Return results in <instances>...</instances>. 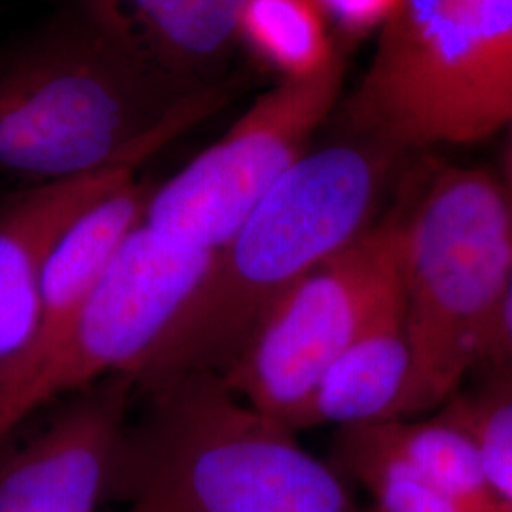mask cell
Returning <instances> with one entry per match:
<instances>
[{
	"mask_svg": "<svg viewBox=\"0 0 512 512\" xmlns=\"http://www.w3.org/2000/svg\"><path fill=\"white\" fill-rule=\"evenodd\" d=\"M482 378L454 393L442 414L469 435L495 503H512V376L480 366Z\"/></svg>",
	"mask_w": 512,
	"mask_h": 512,
	"instance_id": "2e32d148",
	"label": "cell"
},
{
	"mask_svg": "<svg viewBox=\"0 0 512 512\" xmlns=\"http://www.w3.org/2000/svg\"><path fill=\"white\" fill-rule=\"evenodd\" d=\"M511 118L512 0H403L338 120L401 154L478 143Z\"/></svg>",
	"mask_w": 512,
	"mask_h": 512,
	"instance_id": "8992f818",
	"label": "cell"
},
{
	"mask_svg": "<svg viewBox=\"0 0 512 512\" xmlns=\"http://www.w3.org/2000/svg\"><path fill=\"white\" fill-rule=\"evenodd\" d=\"M165 80L80 8L0 46V175L42 184L147 162L222 107Z\"/></svg>",
	"mask_w": 512,
	"mask_h": 512,
	"instance_id": "7a4b0ae2",
	"label": "cell"
},
{
	"mask_svg": "<svg viewBox=\"0 0 512 512\" xmlns=\"http://www.w3.org/2000/svg\"><path fill=\"white\" fill-rule=\"evenodd\" d=\"M414 416L416 359L401 279H397L315 387L298 429L349 427Z\"/></svg>",
	"mask_w": 512,
	"mask_h": 512,
	"instance_id": "7c38bea8",
	"label": "cell"
},
{
	"mask_svg": "<svg viewBox=\"0 0 512 512\" xmlns=\"http://www.w3.org/2000/svg\"><path fill=\"white\" fill-rule=\"evenodd\" d=\"M344 57L308 78L281 80L167 183L154 188L145 224L188 247L217 251L308 150L340 103Z\"/></svg>",
	"mask_w": 512,
	"mask_h": 512,
	"instance_id": "ba28073f",
	"label": "cell"
},
{
	"mask_svg": "<svg viewBox=\"0 0 512 512\" xmlns=\"http://www.w3.org/2000/svg\"><path fill=\"white\" fill-rule=\"evenodd\" d=\"M382 439L440 490L475 512L495 505L480 459L469 435L440 412L427 420L374 423Z\"/></svg>",
	"mask_w": 512,
	"mask_h": 512,
	"instance_id": "5bb4252c",
	"label": "cell"
},
{
	"mask_svg": "<svg viewBox=\"0 0 512 512\" xmlns=\"http://www.w3.org/2000/svg\"><path fill=\"white\" fill-rule=\"evenodd\" d=\"M137 387L147 404L128 423L112 484L131 512H361L330 463L217 372Z\"/></svg>",
	"mask_w": 512,
	"mask_h": 512,
	"instance_id": "277c9868",
	"label": "cell"
},
{
	"mask_svg": "<svg viewBox=\"0 0 512 512\" xmlns=\"http://www.w3.org/2000/svg\"><path fill=\"white\" fill-rule=\"evenodd\" d=\"M509 145H507V156H505V175H503V181L507 183V186L511 188L512 192V118L509 122Z\"/></svg>",
	"mask_w": 512,
	"mask_h": 512,
	"instance_id": "d6986e66",
	"label": "cell"
},
{
	"mask_svg": "<svg viewBox=\"0 0 512 512\" xmlns=\"http://www.w3.org/2000/svg\"><path fill=\"white\" fill-rule=\"evenodd\" d=\"M330 465L370 495L374 512H475L406 463L374 423L338 427Z\"/></svg>",
	"mask_w": 512,
	"mask_h": 512,
	"instance_id": "4fadbf2b",
	"label": "cell"
},
{
	"mask_svg": "<svg viewBox=\"0 0 512 512\" xmlns=\"http://www.w3.org/2000/svg\"><path fill=\"white\" fill-rule=\"evenodd\" d=\"M143 162L107 165L63 181L29 184L0 202V363L37 329L48 262L95 203L135 179Z\"/></svg>",
	"mask_w": 512,
	"mask_h": 512,
	"instance_id": "30bf717a",
	"label": "cell"
},
{
	"mask_svg": "<svg viewBox=\"0 0 512 512\" xmlns=\"http://www.w3.org/2000/svg\"><path fill=\"white\" fill-rule=\"evenodd\" d=\"M397 279L395 211L281 294L222 378L247 403L298 431L315 387Z\"/></svg>",
	"mask_w": 512,
	"mask_h": 512,
	"instance_id": "52a82bcc",
	"label": "cell"
},
{
	"mask_svg": "<svg viewBox=\"0 0 512 512\" xmlns=\"http://www.w3.org/2000/svg\"><path fill=\"white\" fill-rule=\"evenodd\" d=\"M488 512H512V503H495Z\"/></svg>",
	"mask_w": 512,
	"mask_h": 512,
	"instance_id": "ffe728a7",
	"label": "cell"
},
{
	"mask_svg": "<svg viewBox=\"0 0 512 512\" xmlns=\"http://www.w3.org/2000/svg\"><path fill=\"white\" fill-rule=\"evenodd\" d=\"M325 19H330L351 37H363L384 27L403 0H315Z\"/></svg>",
	"mask_w": 512,
	"mask_h": 512,
	"instance_id": "e0dca14e",
	"label": "cell"
},
{
	"mask_svg": "<svg viewBox=\"0 0 512 512\" xmlns=\"http://www.w3.org/2000/svg\"><path fill=\"white\" fill-rule=\"evenodd\" d=\"M361 512H374V511H372V509H366V511H365V509H361Z\"/></svg>",
	"mask_w": 512,
	"mask_h": 512,
	"instance_id": "44dd1931",
	"label": "cell"
},
{
	"mask_svg": "<svg viewBox=\"0 0 512 512\" xmlns=\"http://www.w3.org/2000/svg\"><path fill=\"white\" fill-rule=\"evenodd\" d=\"M152 192L131 179L57 243L37 329L0 363V448L44 408L131 376L207 270L213 251L145 224Z\"/></svg>",
	"mask_w": 512,
	"mask_h": 512,
	"instance_id": "6da1fadb",
	"label": "cell"
},
{
	"mask_svg": "<svg viewBox=\"0 0 512 512\" xmlns=\"http://www.w3.org/2000/svg\"><path fill=\"white\" fill-rule=\"evenodd\" d=\"M397 213L418 416L446 403L492 344L511 287L512 192L486 169L446 167Z\"/></svg>",
	"mask_w": 512,
	"mask_h": 512,
	"instance_id": "5b68a950",
	"label": "cell"
},
{
	"mask_svg": "<svg viewBox=\"0 0 512 512\" xmlns=\"http://www.w3.org/2000/svg\"><path fill=\"white\" fill-rule=\"evenodd\" d=\"M397 152L342 135L308 150L213 251L143 361L137 385L179 372L224 374L294 283L372 224Z\"/></svg>",
	"mask_w": 512,
	"mask_h": 512,
	"instance_id": "3957f363",
	"label": "cell"
},
{
	"mask_svg": "<svg viewBox=\"0 0 512 512\" xmlns=\"http://www.w3.org/2000/svg\"><path fill=\"white\" fill-rule=\"evenodd\" d=\"M245 0H80L78 8L143 65L184 92L217 86L211 74L239 42Z\"/></svg>",
	"mask_w": 512,
	"mask_h": 512,
	"instance_id": "8fae6325",
	"label": "cell"
},
{
	"mask_svg": "<svg viewBox=\"0 0 512 512\" xmlns=\"http://www.w3.org/2000/svg\"><path fill=\"white\" fill-rule=\"evenodd\" d=\"M137 382L129 374L65 399L40 429L0 448V512H99L112 497Z\"/></svg>",
	"mask_w": 512,
	"mask_h": 512,
	"instance_id": "9c48e42d",
	"label": "cell"
},
{
	"mask_svg": "<svg viewBox=\"0 0 512 512\" xmlns=\"http://www.w3.org/2000/svg\"><path fill=\"white\" fill-rule=\"evenodd\" d=\"M480 366L495 368V370H501V372L512 376V279L494 338H492V344L486 351L482 363L476 368H480Z\"/></svg>",
	"mask_w": 512,
	"mask_h": 512,
	"instance_id": "ac0fdd59",
	"label": "cell"
},
{
	"mask_svg": "<svg viewBox=\"0 0 512 512\" xmlns=\"http://www.w3.org/2000/svg\"><path fill=\"white\" fill-rule=\"evenodd\" d=\"M239 40L281 80L313 76L338 55L315 0H245Z\"/></svg>",
	"mask_w": 512,
	"mask_h": 512,
	"instance_id": "9a60e30c",
	"label": "cell"
}]
</instances>
